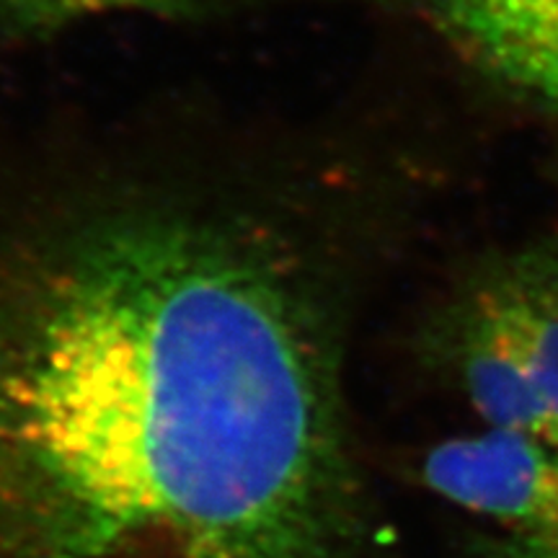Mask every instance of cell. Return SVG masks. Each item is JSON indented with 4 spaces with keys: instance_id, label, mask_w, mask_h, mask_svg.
I'll return each instance as SVG.
<instances>
[{
    "instance_id": "cell-1",
    "label": "cell",
    "mask_w": 558,
    "mask_h": 558,
    "mask_svg": "<svg viewBox=\"0 0 558 558\" xmlns=\"http://www.w3.org/2000/svg\"><path fill=\"white\" fill-rule=\"evenodd\" d=\"M416 186L352 114L0 101V558H414L354 352Z\"/></svg>"
},
{
    "instance_id": "cell-2",
    "label": "cell",
    "mask_w": 558,
    "mask_h": 558,
    "mask_svg": "<svg viewBox=\"0 0 558 558\" xmlns=\"http://www.w3.org/2000/svg\"><path fill=\"white\" fill-rule=\"evenodd\" d=\"M407 352L484 427L558 435V235L456 262L418 305Z\"/></svg>"
},
{
    "instance_id": "cell-3",
    "label": "cell",
    "mask_w": 558,
    "mask_h": 558,
    "mask_svg": "<svg viewBox=\"0 0 558 558\" xmlns=\"http://www.w3.org/2000/svg\"><path fill=\"white\" fill-rule=\"evenodd\" d=\"M409 473L501 535L558 546V435L481 427L422 448Z\"/></svg>"
},
{
    "instance_id": "cell-4",
    "label": "cell",
    "mask_w": 558,
    "mask_h": 558,
    "mask_svg": "<svg viewBox=\"0 0 558 558\" xmlns=\"http://www.w3.org/2000/svg\"><path fill=\"white\" fill-rule=\"evenodd\" d=\"M558 124V0H365Z\"/></svg>"
},
{
    "instance_id": "cell-5",
    "label": "cell",
    "mask_w": 558,
    "mask_h": 558,
    "mask_svg": "<svg viewBox=\"0 0 558 558\" xmlns=\"http://www.w3.org/2000/svg\"><path fill=\"white\" fill-rule=\"evenodd\" d=\"M288 3L295 0H0V50L47 47L90 21L114 16L209 24Z\"/></svg>"
},
{
    "instance_id": "cell-6",
    "label": "cell",
    "mask_w": 558,
    "mask_h": 558,
    "mask_svg": "<svg viewBox=\"0 0 558 558\" xmlns=\"http://www.w3.org/2000/svg\"><path fill=\"white\" fill-rule=\"evenodd\" d=\"M463 558H558V546L527 543L501 535L497 530H465L460 541Z\"/></svg>"
}]
</instances>
